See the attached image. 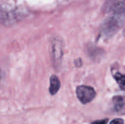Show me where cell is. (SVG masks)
<instances>
[{
	"label": "cell",
	"mask_w": 125,
	"mask_h": 124,
	"mask_svg": "<svg viewBox=\"0 0 125 124\" xmlns=\"http://www.w3.org/2000/svg\"><path fill=\"white\" fill-rule=\"evenodd\" d=\"M110 124H124V120L121 118L114 119L110 122Z\"/></svg>",
	"instance_id": "7"
},
{
	"label": "cell",
	"mask_w": 125,
	"mask_h": 124,
	"mask_svg": "<svg viewBox=\"0 0 125 124\" xmlns=\"http://www.w3.org/2000/svg\"><path fill=\"white\" fill-rule=\"evenodd\" d=\"M76 94L81 102L85 104L93 100L96 96V92L93 88L82 85L76 88Z\"/></svg>",
	"instance_id": "2"
},
{
	"label": "cell",
	"mask_w": 125,
	"mask_h": 124,
	"mask_svg": "<svg viewBox=\"0 0 125 124\" xmlns=\"http://www.w3.org/2000/svg\"><path fill=\"white\" fill-rule=\"evenodd\" d=\"M113 102L114 103L115 108L118 111L122 110L125 107V103L124 98L122 96H115L113 98Z\"/></svg>",
	"instance_id": "5"
},
{
	"label": "cell",
	"mask_w": 125,
	"mask_h": 124,
	"mask_svg": "<svg viewBox=\"0 0 125 124\" xmlns=\"http://www.w3.org/2000/svg\"><path fill=\"white\" fill-rule=\"evenodd\" d=\"M124 19V15L119 13H114L107 18L101 24V34L106 37L113 36L122 27Z\"/></svg>",
	"instance_id": "1"
},
{
	"label": "cell",
	"mask_w": 125,
	"mask_h": 124,
	"mask_svg": "<svg viewBox=\"0 0 125 124\" xmlns=\"http://www.w3.org/2000/svg\"><path fill=\"white\" fill-rule=\"evenodd\" d=\"M114 78L122 90L125 91V75L117 72L114 75Z\"/></svg>",
	"instance_id": "6"
},
{
	"label": "cell",
	"mask_w": 125,
	"mask_h": 124,
	"mask_svg": "<svg viewBox=\"0 0 125 124\" xmlns=\"http://www.w3.org/2000/svg\"><path fill=\"white\" fill-rule=\"evenodd\" d=\"M51 53L53 64L55 66L59 67L61 63L63 55V46L62 43L58 39H55L52 42Z\"/></svg>",
	"instance_id": "3"
},
{
	"label": "cell",
	"mask_w": 125,
	"mask_h": 124,
	"mask_svg": "<svg viewBox=\"0 0 125 124\" xmlns=\"http://www.w3.org/2000/svg\"><path fill=\"white\" fill-rule=\"evenodd\" d=\"M107 122H108V119H104L93 122L91 124H107Z\"/></svg>",
	"instance_id": "8"
},
{
	"label": "cell",
	"mask_w": 125,
	"mask_h": 124,
	"mask_svg": "<svg viewBox=\"0 0 125 124\" xmlns=\"http://www.w3.org/2000/svg\"><path fill=\"white\" fill-rule=\"evenodd\" d=\"M60 87H61V82L59 79L56 75H52L50 79V86L49 89L51 94H56L58 92Z\"/></svg>",
	"instance_id": "4"
}]
</instances>
